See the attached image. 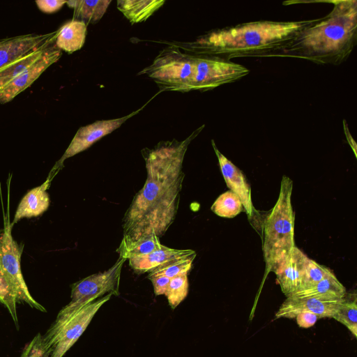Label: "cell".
Wrapping results in <instances>:
<instances>
[{"instance_id": "obj_27", "label": "cell", "mask_w": 357, "mask_h": 357, "mask_svg": "<svg viewBox=\"0 0 357 357\" xmlns=\"http://www.w3.org/2000/svg\"><path fill=\"white\" fill-rule=\"evenodd\" d=\"M20 357H49V352L43 340V335L38 333L24 347Z\"/></svg>"}, {"instance_id": "obj_29", "label": "cell", "mask_w": 357, "mask_h": 357, "mask_svg": "<svg viewBox=\"0 0 357 357\" xmlns=\"http://www.w3.org/2000/svg\"><path fill=\"white\" fill-rule=\"evenodd\" d=\"M38 8L43 13H53L59 10L66 1L61 0H39L36 1Z\"/></svg>"}, {"instance_id": "obj_3", "label": "cell", "mask_w": 357, "mask_h": 357, "mask_svg": "<svg viewBox=\"0 0 357 357\" xmlns=\"http://www.w3.org/2000/svg\"><path fill=\"white\" fill-rule=\"evenodd\" d=\"M331 2V11L301 31L279 56L335 66L348 59L357 43V1Z\"/></svg>"}, {"instance_id": "obj_9", "label": "cell", "mask_w": 357, "mask_h": 357, "mask_svg": "<svg viewBox=\"0 0 357 357\" xmlns=\"http://www.w3.org/2000/svg\"><path fill=\"white\" fill-rule=\"evenodd\" d=\"M155 96L142 107L126 116L108 120H98L80 127L63 155L55 163L46 180L51 183L54 176L63 168V162L66 159L85 151L96 142L119 128L128 119L141 112Z\"/></svg>"}, {"instance_id": "obj_19", "label": "cell", "mask_w": 357, "mask_h": 357, "mask_svg": "<svg viewBox=\"0 0 357 357\" xmlns=\"http://www.w3.org/2000/svg\"><path fill=\"white\" fill-rule=\"evenodd\" d=\"M165 3L164 0H118L117 8L135 24L146 21Z\"/></svg>"}, {"instance_id": "obj_4", "label": "cell", "mask_w": 357, "mask_h": 357, "mask_svg": "<svg viewBox=\"0 0 357 357\" xmlns=\"http://www.w3.org/2000/svg\"><path fill=\"white\" fill-rule=\"evenodd\" d=\"M8 180L7 209L3 208V228L0 231V303L8 309L18 328L16 304L19 301L41 312L45 308L31 295L25 283L20 266L24 244H18L12 236L13 225L10 220L9 190L10 178Z\"/></svg>"}, {"instance_id": "obj_13", "label": "cell", "mask_w": 357, "mask_h": 357, "mask_svg": "<svg viewBox=\"0 0 357 357\" xmlns=\"http://www.w3.org/2000/svg\"><path fill=\"white\" fill-rule=\"evenodd\" d=\"M308 259L303 251L295 246L274 270L278 283L286 297L299 290Z\"/></svg>"}, {"instance_id": "obj_12", "label": "cell", "mask_w": 357, "mask_h": 357, "mask_svg": "<svg viewBox=\"0 0 357 357\" xmlns=\"http://www.w3.org/2000/svg\"><path fill=\"white\" fill-rule=\"evenodd\" d=\"M342 298L333 300L314 297H287L275 313V318L293 319L301 312L314 313L318 319L332 318Z\"/></svg>"}, {"instance_id": "obj_8", "label": "cell", "mask_w": 357, "mask_h": 357, "mask_svg": "<svg viewBox=\"0 0 357 357\" xmlns=\"http://www.w3.org/2000/svg\"><path fill=\"white\" fill-rule=\"evenodd\" d=\"M196 63L193 91L212 90L234 82L250 73L244 66L215 56L196 54Z\"/></svg>"}, {"instance_id": "obj_1", "label": "cell", "mask_w": 357, "mask_h": 357, "mask_svg": "<svg viewBox=\"0 0 357 357\" xmlns=\"http://www.w3.org/2000/svg\"><path fill=\"white\" fill-rule=\"evenodd\" d=\"M205 125L182 141H162L153 149L142 150L146 179L135 195L123 219L121 245H128L156 235L163 236L174 222L184 179L183 163L190 142Z\"/></svg>"}, {"instance_id": "obj_30", "label": "cell", "mask_w": 357, "mask_h": 357, "mask_svg": "<svg viewBox=\"0 0 357 357\" xmlns=\"http://www.w3.org/2000/svg\"><path fill=\"white\" fill-rule=\"evenodd\" d=\"M295 318L298 325L305 328L314 326L318 319L315 314L309 312H301L297 314Z\"/></svg>"}, {"instance_id": "obj_18", "label": "cell", "mask_w": 357, "mask_h": 357, "mask_svg": "<svg viewBox=\"0 0 357 357\" xmlns=\"http://www.w3.org/2000/svg\"><path fill=\"white\" fill-rule=\"evenodd\" d=\"M346 294V288L332 272L314 286L308 289L297 291L288 297H314L337 300L342 298Z\"/></svg>"}, {"instance_id": "obj_16", "label": "cell", "mask_w": 357, "mask_h": 357, "mask_svg": "<svg viewBox=\"0 0 357 357\" xmlns=\"http://www.w3.org/2000/svg\"><path fill=\"white\" fill-rule=\"evenodd\" d=\"M50 182L45 181L42 185L29 190L20 202L11 222L13 225L22 218L37 217L49 208L50 199L47 190Z\"/></svg>"}, {"instance_id": "obj_24", "label": "cell", "mask_w": 357, "mask_h": 357, "mask_svg": "<svg viewBox=\"0 0 357 357\" xmlns=\"http://www.w3.org/2000/svg\"><path fill=\"white\" fill-rule=\"evenodd\" d=\"M195 257L196 255H193L171 260L150 272L149 275H164L172 278L180 275L188 274L191 270Z\"/></svg>"}, {"instance_id": "obj_2", "label": "cell", "mask_w": 357, "mask_h": 357, "mask_svg": "<svg viewBox=\"0 0 357 357\" xmlns=\"http://www.w3.org/2000/svg\"><path fill=\"white\" fill-rule=\"evenodd\" d=\"M313 20H259L210 31L191 42H170L181 50L227 61L238 57L279 56Z\"/></svg>"}, {"instance_id": "obj_6", "label": "cell", "mask_w": 357, "mask_h": 357, "mask_svg": "<svg viewBox=\"0 0 357 357\" xmlns=\"http://www.w3.org/2000/svg\"><path fill=\"white\" fill-rule=\"evenodd\" d=\"M112 296V294H107L73 311H59L54 322L43 335L49 357H63L86 329L96 313Z\"/></svg>"}, {"instance_id": "obj_10", "label": "cell", "mask_w": 357, "mask_h": 357, "mask_svg": "<svg viewBox=\"0 0 357 357\" xmlns=\"http://www.w3.org/2000/svg\"><path fill=\"white\" fill-rule=\"evenodd\" d=\"M61 55V50L56 45L52 44L41 58L0 89V104L12 100L29 87L48 67L56 63Z\"/></svg>"}, {"instance_id": "obj_31", "label": "cell", "mask_w": 357, "mask_h": 357, "mask_svg": "<svg viewBox=\"0 0 357 357\" xmlns=\"http://www.w3.org/2000/svg\"><path fill=\"white\" fill-rule=\"evenodd\" d=\"M343 128H344L343 129H344V132L346 138L347 139V142H348L349 144L350 145V146L351 147V149H352V150H353V151L354 153L355 157L356 158L357 157V154H356V143L354 141V139L353 137L351 136V135L350 134V132H349V130L347 121L344 119L343 120Z\"/></svg>"}, {"instance_id": "obj_22", "label": "cell", "mask_w": 357, "mask_h": 357, "mask_svg": "<svg viewBox=\"0 0 357 357\" xmlns=\"http://www.w3.org/2000/svg\"><path fill=\"white\" fill-rule=\"evenodd\" d=\"M239 197L231 190L221 194L211 206V211L222 218H234L243 211Z\"/></svg>"}, {"instance_id": "obj_17", "label": "cell", "mask_w": 357, "mask_h": 357, "mask_svg": "<svg viewBox=\"0 0 357 357\" xmlns=\"http://www.w3.org/2000/svg\"><path fill=\"white\" fill-rule=\"evenodd\" d=\"M86 27L82 21L75 19L68 21L58 30L56 46L68 53L80 50L85 42Z\"/></svg>"}, {"instance_id": "obj_25", "label": "cell", "mask_w": 357, "mask_h": 357, "mask_svg": "<svg viewBox=\"0 0 357 357\" xmlns=\"http://www.w3.org/2000/svg\"><path fill=\"white\" fill-rule=\"evenodd\" d=\"M188 293V274H183L170 279L166 294L169 305L175 309L187 296Z\"/></svg>"}, {"instance_id": "obj_26", "label": "cell", "mask_w": 357, "mask_h": 357, "mask_svg": "<svg viewBox=\"0 0 357 357\" xmlns=\"http://www.w3.org/2000/svg\"><path fill=\"white\" fill-rule=\"evenodd\" d=\"M332 272L327 267L309 258L306 263L301 287L298 291L314 286Z\"/></svg>"}, {"instance_id": "obj_23", "label": "cell", "mask_w": 357, "mask_h": 357, "mask_svg": "<svg viewBox=\"0 0 357 357\" xmlns=\"http://www.w3.org/2000/svg\"><path fill=\"white\" fill-rule=\"evenodd\" d=\"M162 244L160 238L156 235H151L148 238L142 239L132 244L128 245H119L117 252L119 256L123 259L143 256L147 255L157 249L160 248Z\"/></svg>"}, {"instance_id": "obj_7", "label": "cell", "mask_w": 357, "mask_h": 357, "mask_svg": "<svg viewBox=\"0 0 357 357\" xmlns=\"http://www.w3.org/2000/svg\"><path fill=\"white\" fill-rule=\"evenodd\" d=\"M126 259L119 257L116 263L104 272L87 276L71 287L70 301L60 311L77 310L107 294L118 296L123 265Z\"/></svg>"}, {"instance_id": "obj_28", "label": "cell", "mask_w": 357, "mask_h": 357, "mask_svg": "<svg viewBox=\"0 0 357 357\" xmlns=\"http://www.w3.org/2000/svg\"><path fill=\"white\" fill-rule=\"evenodd\" d=\"M151 281L156 296L165 295L170 279L164 275H148Z\"/></svg>"}, {"instance_id": "obj_14", "label": "cell", "mask_w": 357, "mask_h": 357, "mask_svg": "<svg viewBox=\"0 0 357 357\" xmlns=\"http://www.w3.org/2000/svg\"><path fill=\"white\" fill-rule=\"evenodd\" d=\"M211 144L227 187L239 197L248 218L251 219L255 210L252 201L250 186L247 182L245 175L241 169L220 152L214 140H211Z\"/></svg>"}, {"instance_id": "obj_20", "label": "cell", "mask_w": 357, "mask_h": 357, "mask_svg": "<svg viewBox=\"0 0 357 357\" xmlns=\"http://www.w3.org/2000/svg\"><path fill=\"white\" fill-rule=\"evenodd\" d=\"M111 0H75L68 1V6L74 10L75 20L88 24L97 23L105 13Z\"/></svg>"}, {"instance_id": "obj_15", "label": "cell", "mask_w": 357, "mask_h": 357, "mask_svg": "<svg viewBox=\"0 0 357 357\" xmlns=\"http://www.w3.org/2000/svg\"><path fill=\"white\" fill-rule=\"evenodd\" d=\"M196 255L190 249H174L162 245L161 248L147 255L130 258L129 266L137 273L151 272L171 260Z\"/></svg>"}, {"instance_id": "obj_11", "label": "cell", "mask_w": 357, "mask_h": 357, "mask_svg": "<svg viewBox=\"0 0 357 357\" xmlns=\"http://www.w3.org/2000/svg\"><path fill=\"white\" fill-rule=\"evenodd\" d=\"M57 33L58 30L0 39V69L43 45L55 42Z\"/></svg>"}, {"instance_id": "obj_5", "label": "cell", "mask_w": 357, "mask_h": 357, "mask_svg": "<svg viewBox=\"0 0 357 357\" xmlns=\"http://www.w3.org/2000/svg\"><path fill=\"white\" fill-rule=\"evenodd\" d=\"M292 189L293 181L284 175L277 202L264 222L262 250L268 273L273 272L296 246Z\"/></svg>"}, {"instance_id": "obj_21", "label": "cell", "mask_w": 357, "mask_h": 357, "mask_svg": "<svg viewBox=\"0 0 357 357\" xmlns=\"http://www.w3.org/2000/svg\"><path fill=\"white\" fill-rule=\"evenodd\" d=\"M332 318L342 324L355 337H357V297L356 293L345 294Z\"/></svg>"}]
</instances>
